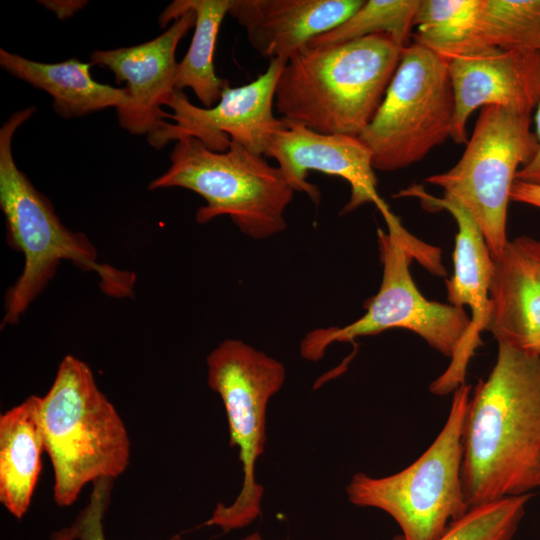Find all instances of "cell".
Segmentation results:
<instances>
[{"mask_svg":"<svg viewBox=\"0 0 540 540\" xmlns=\"http://www.w3.org/2000/svg\"><path fill=\"white\" fill-rule=\"evenodd\" d=\"M540 355L498 344L471 394L463 429L462 484L469 509L538 488Z\"/></svg>","mask_w":540,"mask_h":540,"instance_id":"6da1fadb","label":"cell"},{"mask_svg":"<svg viewBox=\"0 0 540 540\" xmlns=\"http://www.w3.org/2000/svg\"><path fill=\"white\" fill-rule=\"evenodd\" d=\"M36 111L28 106L11 114L0 128V208L8 245L24 256V267L5 294L1 328L16 325L54 278L62 261L93 272L101 291L114 298L132 297L136 275L99 262L82 232L67 228L49 199L17 167L12 151L15 132Z\"/></svg>","mask_w":540,"mask_h":540,"instance_id":"7a4b0ae2","label":"cell"},{"mask_svg":"<svg viewBox=\"0 0 540 540\" xmlns=\"http://www.w3.org/2000/svg\"><path fill=\"white\" fill-rule=\"evenodd\" d=\"M404 49L384 34L306 46L285 63L274 106L288 122L359 136L381 105Z\"/></svg>","mask_w":540,"mask_h":540,"instance_id":"3957f363","label":"cell"},{"mask_svg":"<svg viewBox=\"0 0 540 540\" xmlns=\"http://www.w3.org/2000/svg\"><path fill=\"white\" fill-rule=\"evenodd\" d=\"M40 421L58 506H71L87 484L126 471L131 457L126 425L81 359L66 355L61 360L41 397Z\"/></svg>","mask_w":540,"mask_h":540,"instance_id":"277c9868","label":"cell"},{"mask_svg":"<svg viewBox=\"0 0 540 540\" xmlns=\"http://www.w3.org/2000/svg\"><path fill=\"white\" fill-rule=\"evenodd\" d=\"M378 209L388 228L387 232L377 230L383 265L380 288L366 300L365 314L354 322L307 333L300 343V354L306 360H320L333 343L353 342L392 328L412 331L452 359L467 336L471 319L465 309L426 299L411 276L409 266L414 256L423 258L433 272L443 273L438 249L412 236L386 203Z\"/></svg>","mask_w":540,"mask_h":540,"instance_id":"5b68a950","label":"cell"},{"mask_svg":"<svg viewBox=\"0 0 540 540\" xmlns=\"http://www.w3.org/2000/svg\"><path fill=\"white\" fill-rule=\"evenodd\" d=\"M173 187L205 200L195 214L198 223L229 216L244 235L257 240L286 230L285 212L295 192L266 157L234 141L226 151L215 152L191 136L176 141L169 168L149 183L148 190Z\"/></svg>","mask_w":540,"mask_h":540,"instance_id":"8992f818","label":"cell"},{"mask_svg":"<svg viewBox=\"0 0 540 540\" xmlns=\"http://www.w3.org/2000/svg\"><path fill=\"white\" fill-rule=\"evenodd\" d=\"M470 397L471 387L465 383L454 391L440 433L405 469L379 478L354 474L346 487L349 501L387 513L404 540H438L470 510L462 484L463 429Z\"/></svg>","mask_w":540,"mask_h":540,"instance_id":"52a82bcc","label":"cell"},{"mask_svg":"<svg viewBox=\"0 0 540 540\" xmlns=\"http://www.w3.org/2000/svg\"><path fill=\"white\" fill-rule=\"evenodd\" d=\"M206 363L208 385L223 402L229 444L238 450L243 478L235 500L218 503L204 525L229 532L261 514L264 489L256 480V464L265 448L268 404L282 388L286 370L277 359L239 339L222 341Z\"/></svg>","mask_w":540,"mask_h":540,"instance_id":"ba28073f","label":"cell"},{"mask_svg":"<svg viewBox=\"0 0 540 540\" xmlns=\"http://www.w3.org/2000/svg\"><path fill=\"white\" fill-rule=\"evenodd\" d=\"M537 150L531 115L483 107L458 162L448 171L425 179L441 187L445 196L469 213L494 260L508 242L507 211L516 174Z\"/></svg>","mask_w":540,"mask_h":540,"instance_id":"9c48e42d","label":"cell"},{"mask_svg":"<svg viewBox=\"0 0 540 540\" xmlns=\"http://www.w3.org/2000/svg\"><path fill=\"white\" fill-rule=\"evenodd\" d=\"M455 112L447 63L411 43L375 116L358 136L375 170L391 172L422 160L451 138Z\"/></svg>","mask_w":540,"mask_h":540,"instance_id":"30bf717a","label":"cell"},{"mask_svg":"<svg viewBox=\"0 0 540 540\" xmlns=\"http://www.w3.org/2000/svg\"><path fill=\"white\" fill-rule=\"evenodd\" d=\"M286 62L269 61L265 72L242 86L224 89L220 100L210 108L192 104L182 91H175L166 106L171 119L159 131L147 136L148 143L161 149L183 136L200 140L215 152L226 151L231 141L265 157L273 134L283 127L284 120L274 115L275 89Z\"/></svg>","mask_w":540,"mask_h":540,"instance_id":"8fae6325","label":"cell"},{"mask_svg":"<svg viewBox=\"0 0 540 540\" xmlns=\"http://www.w3.org/2000/svg\"><path fill=\"white\" fill-rule=\"evenodd\" d=\"M417 197L429 210H446L455 219L458 231L453 252L454 272L446 280L449 304L471 309L467 336L447 369L430 385L436 395L455 391L465 382L466 369L474 351L482 344L480 334L487 329L491 315L490 285L495 261L484 236L469 213L454 199L430 195L420 186L400 191L397 197Z\"/></svg>","mask_w":540,"mask_h":540,"instance_id":"7c38bea8","label":"cell"},{"mask_svg":"<svg viewBox=\"0 0 540 540\" xmlns=\"http://www.w3.org/2000/svg\"><path fill=\"white\" fill-rule=\"evenodd\" d=\"M284 120V119H283ZM266 158H274L295 192H304L316 204L319 188L306 180L309 171L338 176L350 185V199L340 214L367 203L377 208L384 200L377 192L372 152L358 136L325 134L284 120L271 137Z\"/></svg>","mask_w":540,"mask_h":540,"instance_id":"4fadbf2b","label":"cell"},{"mask_svg":"<svg viewBox=\"0 0 540 540\" xmlns=\"http://www.w3.org/2000/svg\"><path fill=\"white\" fill-rule=\"evenodd\" d=\"M195 22V12L187 10L150 41L91 53L92 65L107 67L118 84L127 83L130 103L116 111L119 125L129 133L148 136L167 123V112L162 106L167 105L176 91L177 46Z\"/></svg>","mask_w":540,"mask_h":540,"instance_id":"5bb4252c","label":"cell"},{"mask_svg":"<svg viewBox=\"0 0 540 540\" xmlns=\"http://www.w3.org/2000/svg\"><path fill=\"white\" fill-rule=\"evenodd\" d=\"M447 65L455 102V143H467V122L477 109L495 106L531 115L540 104V51L493 49Z\"/></svg>","mask_w":540,"mask_h":540,"instance_id":"9a60e30c","label":"cell"},{"mask_svg":"<svg viewBox=\"0 0 540 540\" xmlns=\"http://www.w3.org/2000/svg\"><path fill=\"white\" fill-rule=\"evenodd\" d=\"M494 261L486 330L498 344L540 355V238L508 240Z\"/></svg>","mask_w":540,"mask_h":540,"instance_id":"2e32d148","label":"cell"},{"mask_svg":"<svg viewBox=\"0 0 540 540\" xmlns=\"http://www.w3.org/2000/svg\"><path fill=\"white\" fill-rule=\"evenodd\" d=\"M363 1L233 0L228 14L261 56L287 62L313 38L346 21Z\"/></svg>","mask_w":540,"mask_h":540,"instance_id":"e0dca14e","label":"cell"},{"mask_svg":"<svg viewBox=\"0 0 540 540\" xmlns=\"http://www.w3.org/2000/svg\"><path fill=\"white\" fill-rule=\"evenodd\" d=\"M0 66L13 77L48 93L54 111L65 119L110 107L118 110L130 103L126 87L116 88L95 81L90 73L92 64L76 58L43 63L1 48Z\"/></svg>","mask_w":540,"mask_h":540,"instance_id":"ac0fdd59","label":"cell"},{"mask_svg":"<svg viewBox=\"0 0 540 540\" xmlns=\"http://www.w3.org/2000/svg\"><path fill=\"white\" fill-rule=\"evenodd\" d=\"M40 400L31 395L0 416V502L19 520L29 510L45 452Z\"/></svg>","mask_w":540,"mask_h":540,"instance_id":"d6986e66","label":"cell"},{"mask_svg":"<svg viewBox=\"0 0 540 540\" xmlns=\"http://www.w3.org/2000/svg\"><path fill=\"white\" fill-rule=\"evenodd\" d=\"M232 4L233 0H175L159 17L160 27L165 28L185 11L195 12L193 37L187 53L177 65L175 90L191 88L205 108L216 105L229 85L215 72L214 52L220 26Z\"/></svg>","mask_w":540,"mask_h":540,"instance_id":"ffe728a7","label":"cell"},{"mask_svg":"<svg viewBox=\"0 0 540 540\" xmlns=\"http://www.w3.org/2000/svg\"><path fill=\"white\" fill-rule=\"evenodd\" d=\"M478 4L479 0H420L412 42L446 63L489 51L476 37Z\"/></svg>","mask_w":540,"mask_h":540,"instance_id":"44dd1931","label":"cell"},{"mask_svg":"<svg viewBox=\"0 0 540 540\" xmlns=\"http://www.w3.org/2000/svg\"><path fill=\"white\" fill-rule=\"evenodd\" d=\"M476 37L489 50L540 51V0H479Z\"/></svg>","mask_w":540,"mask_h":540,"instance_id":"7402d4cb","label":"cell"},{"mask_svg":"<svg viewBox=\"0 0 540 540\" xmlns=\"http://www.w3.org/2000/svg\"><path fill=\"white\" fill-rule=\"evenodd\" d=\"M420 0H366L346 21L313 38L307 46L339 44L374 34L389 36L406 48L412 42L414 18Z\"/></svg>","mask_w":540,"mask_h":540,"instance_id":"603a6c76","label":"cell"},{"mask_svg":"<svg viewBox=\"0 0 540 540\" xmlns=\"http://www.w3.org/2000/svg\"><path fill=\"white\" fill-rule=\"evenodd\" d=\"M532 494L506 497L471 508L438 540H513ZM392 540H404L401 534Z\"/></svg>","mask_w":540,"mask_h":540,"instance_id":"cb8c5ba5","label":"cell"},{"mask_svg":"<svg viewBox=\"0 0 540 540\" xmlns=\"http://www.w3.org/2000/svg\"><path fill=\"white\" fill-rule=\"evenodd\" d=\"M112 482L110 479H100L93 483L88 504L73 522L77 540H106L103 522L109 505ZM168 540H182V538L176 534Z\"/></svg>","mask_w":540,"mask_h":540,"instance_id":"d4e9b609","label":"cell"},{"mask_svg":"<svg viewBox=\"0 0 540 540\" xmlns=\"http://www.w3.org/2000/svg\"><path fill=\"white\" fill-rule=\"evenodd\" d=\"M534 121L538 150L533 159L517 172L516 180L540 185V104L536 108Z\"/></svg>","mask_w":540,"mask_h":540,"instance_id":"484cf974","label":"cell"},{"mask_svg":"<svg viewBox=\"0 0 540 540\" xmlns=\"http://www.w3.org/2000/svg\"><path fill=\"white\" fill-rule=\"evenodd\" d=\"M510 200L540 208V185L515 180Z\"/></svg>","mask_w":540,"mask_h":540,"instance_id":"4316f807","label":"cell"},{"mask_svg":"<svg viewBox=\"0 0 540 540\" xmlns=\"http://www.w3.org/2000/svg\"><path fill=\"white\" fill-rule=\"evenodd\" d=\"M49 540H77V534L74 525L63 527L50 536Z\"/></svg>","mask_w":540,"mask_h":540,"instance_id":"83f0119b","label":"cell"},{"mask_svg":"<svg viewBox=\"0 0 540 540\" xmlns=\"http://www.w3.org/2000/svg\"><path fill=\"white\" fill-rule=\"evenodd\" d=\"M241 540H265V539L258 532H253L247 535L246 537L242 538ZM282 540H288V539H282Z\"/></svg>","mask_w":540,"mask_h":540,"instance_id":"f1b7e54d","label":"cell"},{"mask_svg":"<svg viewBox=\"0 0 540 540\" xmlns=\"http://www.w3.org/2000/svg\"><path fill=\"white\" fill-rule=\"evenodd\" d=\"M538 488H540V473H539V479H538Z\"/></svg>","mask_w":540,"mask_h":540,"instance_id":"f546056e","label":"cell"}]
</instances>
